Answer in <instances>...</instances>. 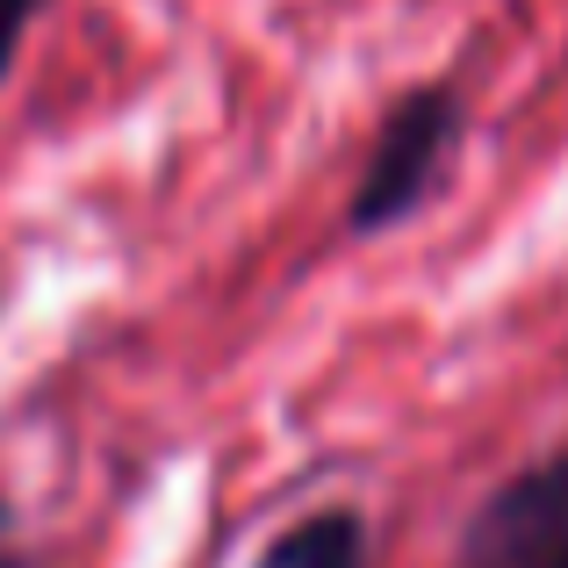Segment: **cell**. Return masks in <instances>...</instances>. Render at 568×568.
<instances>
[{"label":"cell","mask_w":568,"mask_h":568,"mask_svg":"<svg viewBox=\"0 0 568 568\" xmlns=\"http://www.w3.org/2000/svg\"><path fill=\"white\" fill-rule=\"evenodd\" d=\"M460 144V101L454 87H417L388 109V123L375 130V152H367V173L353 187V231L375 237V231H396L417 202L432 194V181L446 173Z\"/></svg>","instance_id":"6da1fadb"},{"label":"cell","mask_w":568,"mask_h":568,"mask_svg":"<svg viewBox=\"0 0 568 568\" xmlns=\"http://www.w3.org/2000/svg\"><path fill=\"white\" fill-rule=\"evenodd\" d=\"M460 568H568V454L489 489L460 532Z\"/></svg>","instance_id":"7a4b0ae2"},{"label":"cell","mask_w":568,"mask_h":568,"mask_svg":"<svg viewBox=\"0 0 568 568\" xmlns=\"http://www.w3.org/2000/svg\"><path fill=\"white\" fill-rule=\"evenodd\" d=\"M252 568H367V526L346 504H324V511L281 526Z\"/></svg>","instance_id":"3957f363"},{"label":"cell","mask_w":568,"mask_h":568,"mask_svg":"<svg viewBox=\"0 0 568 568\" xmlns=\"http://www.w3.org/2000/svg\"><path fill=\"white\" fill-rule=\"evenodd\" d=\"M37 8H43V0H0V80H8L14 51H22V29L37 22Z\"/></svg>","instance_id":"277c9868"},{"label":"cell","mask_w":568,"mask_h":568,"mask_svg":"<svg viewBox=\"0 0 568 568\" xmlns=\"http://www.w3.org/2000/svg\"><path fill=\"white\" fill-rule=\"evenodd\" d=\"M0 568H22V561H14V555H0Z\"/></svg>","instance_id":"5b68a950"}]
</instances>
